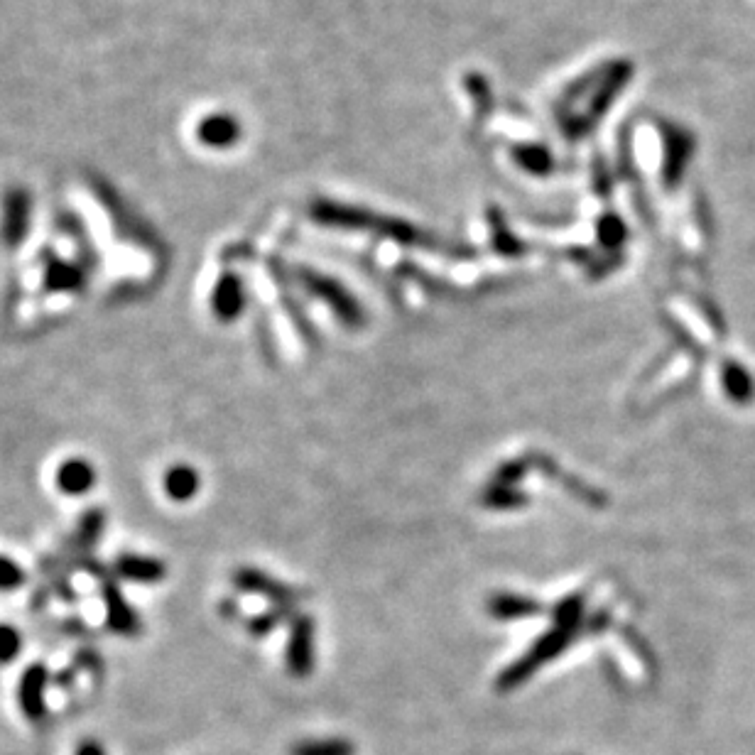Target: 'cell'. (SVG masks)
Listing matches in <instances>:
<instances>
[{
    "label": "cell",
    "mask_w": 755,
    "mask_h": 755,
    "mask_svg": "<svg viewBox=\"0 0 755 755\" xmlns=\"http://www.w3.org/2000/svg\"><path fill=\"white\" fill-rule=\"evenodd\" d=\"M32 231V194L25 187L5 189L0 199V243L5 251H20Z\"/></svg>",
    "instance_id": "1"
},
{
    "label": "cell",
    "mask_w": 755,
    "mask_h": 755,
    "mask_svg": "<svg viewBox=\"0 0 755 755\" xmlns=\"http://www.w3.org/2000/svg\"><path fill=\"white\" fill-rule=\"evenodd\" d=\"M101 579V599L106 608V628L113 635L121 638H138L143 633V621L133 604L121 594L116 577H99Z\"/></svg>",
    "instance_id": "2"
},
{
    "label": "cell",
    "mask_w": 755,
    "mask_h": 755,
    "mask_svg": "<svg viewBox=\"0 0 755 755\" xmlns=\"http://www.w3.org/2000/svg\"><path fill=\"white\" fill-rule=\"evenodd\" d=\"M89 268L81 260L59 258L52 251L42 263V290L50 295H76L86 290Z\"/></svg>",
    "instance_id": "3"
},
{
    "label": "cell",
    "mask_w": 755,
    "mask_h": 755,
    "mask_svg": "<svg viewBox=\"0 0 755 755\" xmlns=\"http://www.w3.org/2000/svg\"><path fill=\"white\" fill-rule=\"evenodd\" d=\"M111 574L118 581H128V584L155 586L167 579V564L155 554L123 552L113 559Z\"/></svg>",
    "instance_id": "4"
},
{
    "label": "cell",
    "mask_w": 755,
    "mask_h": 755,
    "mask_svg": "<svg viewBox=\"0 0 755 755\" xmlns=\"http://www.w3.org/2000/svg\"><path fill=\"white\" fill-rule=\"evenodd\" d=\"M47 684L50 670L42 662H32L18 682V704L27 721H42L47 716Z\"/></svg>",
    "instance_id": "5"
},
{
    "label": "cell",
    "mask_w": 755,
    "mask_h": 755,
    "mask_svg": "<svg viewBox=\"0 0 755 755\" xmlns=\"http://www.w3.org/2000/svg\"><path fill=\"white\" fill-rule=\"evenodd\" d=\"M209 304L219 322H236L246 309V285H243L241 277L236 273H221L219 280L211 287Z\"/></svg>",
    "instance_id": "6"
},
{
    "label": "cell",
    "mask_w": 755,
    "mask_h": 755,
    "mask_svg": "<svg viewBox=\"0 0 755 755\" xmlns=\"http://www.w3.org/2000/svg\"><path fill=\"white\" fill-rule=\"evenodd\" d=\"M197 140L209 150H231L243 138V126L233 113L216 111L197 123Z\"/></svg>",
    "instance_id": "7"
},
{
    "label": "cell",
    "mask_w": 755,
    "mask_h": 755,
    "mask_svg": "<svg viewBox=\"0 0 755 755\" xmlns=\"http://www.w3.org/2000/svg\"><path fill=\"white\" fill-rule=\"evenodd\" d=\"M96 481H99L96 466L84 456H69L54 471V486L69 498H81L91 493L96 488Z\"/></svg>",
    "instance_id": "8"
},
{
    "label": "cell",
    "mask_w": 755,
    "mask_h": 755,
    "mask_svg": "<svg viewBox=\"0 0 755 755\" xmlns=\"http://www.w3.org/2000/svg\"><path fill=\"white\" fill-rule=\"evenodd\" d=\"M99 197L103 202V209H108V214H111V219H113V226H116V231L121 233L123 238H130V241H135L138 246H150V243H155V236L148 231V226H145L126 204L118 202V197L111 192V189L101 187Z\"/></svg>",
    "instance_id": "9"
},
{
    "label": "cell",
    "mask_w": 755,
    "mask_h": 755,
    "mask_svg": "<svg viewBox=\"0 0 755 755\" xmlns=\"http://www.w3.org/2000/svg\"><path fill=\"white\" fill-rule=\"evenodd\" d=\"M694 152V140L687 130L670 126L665 130V182L667 187H677L687 170V162Z\"/></svg>",
    "instance_id": "10"
},
{
    "label": "cell",
    "mask_w": 755,
    "mask_h": 755,
    "mask_svg": "<svg viewBox=\"0 0 755 755\" xmlns=\"http://www.w3.org/2000/svg\"><path fill=\"white\" fill-rule=\"evenodd\" d=\"M162 491L172 503H189L202 491V476L192 464H172L162 474Z\"/></svg>",
    "instance_id": "11"
},
{
    "label": "cell",
    "mask_w": 755,
    "mask_h": 755,
    "mask_svg": "<svg viewBox=\"0 0 755 755\" xmlns=\"http://www.w3.org/2000/svg\"><path fill=\"white\" fill-rule=\"evenodd\" d=\"M314 650H312V623L307 618H302L292 630L290 645H287V667L295 677H307V672L312 670L314 662Z\"/></svg>",
    "instance_id": "12"
},
{
    "label": "cell",
    "mask_w": 755,
    "mask_h": 755,
    "mask_svg": "<svg viewBox=\"0 0 755 755\" xmlns=\"http://www.w3.org/2000/svg\"><path fill=\"white\" fill-rule=\"evenodd\" d=\"M233 584H236L238 591L265 596V599L280 601V604L290 601V596H292V591L287 589L285 584H277L275 579H270L268 574L258 572V569H238V572L233 574Z\"/></svg>",
    "instance_id": "13"
},
{
    "label": "cell",
    "mask_w": 755,
    "mask_h": 755,
    "mask_svg": "<svg viewBox=\"0 0 755 755\" xmlns=\"http://www.w3.org/2000/svg\"><path fill=\"white\" fill-rule=\"evenodd\" d=\"M57 228L64 233V236H69L76 243V248H79V253H81V263H84L89 270H94L96 263H99V255H96L94 246H91V238H89V231H86L84 221H81L74 211L62 209L57 214Z\"/></svg>",
    "instance_id": "14"
},
{
    "label": "cell",
    "mask_w": 755,
    "mask_h": 755,
    "mask_svg": "<svg viewBox=\"0 0 755 755\" xmlns=\"http://www.w3.org/2000/svg\"><path fill=\"white\" fill-rule=\"evenodd\" d=\"M721 383L726 395L738 405L751 403L755 398V378L738 361H726L721 368Z\"/></svg>",
    "instance_id": "15"
},
{
    "label": "cell",
    "mask_w": 755,
    "mask_h": 755,
    "mask_svg": "<svg viewBox=\"0 0 755 755\" xmlns=\"http://www.w3.org/2000/svg\"><path fill=\"white\" fill-rule=\"evenodd\" d=\"M108 518L101 508H89L84 515L79 518V525H76V535L74 542L81 552H91L96 545L101 542L103 532H106Z\"/></svg>",
    "instance_id": "16"
},
{
    "label": "cell",
    "mask_w": 755,
    "mask_h": 755,
    "mask_svg": "<svg viewBox=\"0 0 755 755\" xmlns=\"http://www.w3.org/2000/svg\"><path fill=\"white\" fill-rule=\"evenodd\" d=\"M515 162H518L523 170H528L530 175H550L554 167V157L552 152L545 148V145L537 143H523L513 150Z\"/></svg>",
    "instance_id": "17"
},
{
    "label": "cell",
    "mask_w": 755,
    "mask_h": 755,
    "mask_svg": "<svg viewBox=\"0 0 755 755\" xmlns=\"http://www.w3.org/2000/svg\"><path fill=\"white\" fill-rule=\"evenodd\" d=\"M535 601L518 599V596H501L491 601V613L496 618H528L532 611H537Z\"/></svg>",
    "instance_id": "18"
},
{
    "label": "cell",
    "mask_w": 755,
    "mask_h": 755,
    "mask_svg": "<svg viewBox=\"0 0 755 755\" xmlns=\"http://www.w3.org/2000/svg\"><path fill=\"white\" fill-rule=\"evenodd\" d=\"M23 633L13 623H0V665H13L23 653Z\"/></svg>",
    "instance_id": "19"
},
{
    "label": "cell",
    "mask_w": 755,
    "mask_h": 755,
    "mask_svg": "<svg viewBox=\"0 0 755 755\" xmlns=\"http://www.w3.org/2000/svg\"><path fill=\"white\" fill-rule=\"evenodd\" d=\"M27 581V572L20 562L8 554H0V591H18Z\"/></svg>",
    "instance_id": "20"
},
{
    "label": "cell",
    "mask_w": 755,
    "mask_h": 755,
    "mask_svg": "<svg viewBox=\"0 0 755 755\" xmlns=\"http://www.w3.org/2000/svg\"><path fill=\"white\" fill-rule=\"evenodd\" d=\"M292 755H353L349 741H307L297 743Z\"/></svg>",
    "instance_id": "21"
},
{
    "label": "cell",
    "mask_w": 755,
    "mask_h": 755,
    "mask_svg": "<svg viewBox=\"0 0 755 755\" xmlns=\"http://www.w3.org/2000/svg\"><path fill=\"white\" fill-rule=\"evenodd\" d=\"M599 236L604 241V246H621L623 236H626V228H623L618 216H604L599 224Z\"/></svg>",
    "instance_id": "22"
},
{
    "label": "cell",
    "mask_w": 755,
    "mask_h": 755,
    "mask_svg": "<svg viewBox=\"0 0 755 755\" xmlns=\"http://www.w3.org/2000/svg\"><path fill=\"white\" fill-rule=\"evenodd\" d=\"M76 755H106V751H103V746L99 741H81L79 748H76Z\"/></svg>",
    "instance_id": "23"
}]
</instances>
